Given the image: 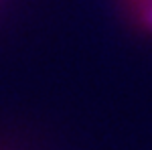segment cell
<instances>
[{"label": "cell", "instance_id": "1", "mask_svg": "<svg viewBox=\"0 0 152 150\" xmlns=\"http://www.w3.org/2000/svg\"><path fill=\"white\" fill-rule=\"evenodd\" d=\"M132 18L144 31H152V0H124Z\"/></svg>", "mask_w": 152, "mask_h": 150}]
</instances>
